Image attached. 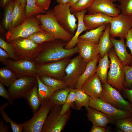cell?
<instances>
[{
	"mask_svg": "<svg viewBox=\"0 0 132 132\" xmlns=\"http://www.w3.org/2000/svg\"><path fill=\"white\" fill-rule=\"evenodd\" d=\"M67 42L56 39L42 44V48L34 62L38 65L59 60L70 57L78 53L76 46L73 48L66 49L64 47Z\"/></svg>",
	"mask_w": 132,
	"mask_h": 132,
	"instance_id": "6da1fadb",
	"label": "cell"
},
{
	"mask_svg": "<svg viewBox=\"0 0 132 132\" xmlns=\"http://www.w3.org/2000/svg\"><path fill=\"white\" fill-rule=\"evenodd\" d=\"M35 17L41 23V29L50 33L55 39L67 43L73 36L74 35L66 31L58 22L53 9L50 10L44 14H36Z\"/></svg>",
	"mask_w": 132,
	"mask_h": 132,
	"instance_id": "7a4b0ae2",
	"label": "cell"
},
{
	"mask_svg": "<svg viewBox=\"0 0 132 132\" xmlns=\"http://www.w3.org/2000/svg\"><path fill=\"white\" fill-rule=\"evenodd\" d=\"M9 43L13 47L16 60L34 62L42 48V44L36 43L27 38L16 39Z\"/></svg>",
	"mask_w": 132,
	"mask_h": 132,
	"instance_id": "3957f363",
	"label": "cell"
},
{
	"mask_svg": "<svg viewBox=\"0 0 132 132\" xmlns=\"http://www.w3.org/2000/svg\"><path fill=\"white\" fill-rule=\"evenodd\" d=\"M108 52L110 63L106 82L119 91L122 92L125 88L123 65L116 55L113 47Z\"/></svg>",
	"mask_w": 132,
	"mask_h": 132,
	"instance_id": "277c9868",
	"label": "cell"
},
{
	"mask_svg": "<svg viewBox=\"0 0 132 132\" xmlns=\"http://www.w3.org/2000/svg\"><path fill=\"white\" fill-rule=\"evenodd\" d=\"M62 105H55L48 114L41 132H60L62 131L69 119L70 109L65 114H60Z\"/></svg>",
	"mask_w": 132,
	"mask_h": 132,
	"instance_id": "5b68a950",
	"label": "cell"
},
{
	"mask_svg": "<svg viewBox=\"0 0 132 132\" xmlns=\"http://www.w3.org/2000/svg\"><path fill=\"white\" fill-rule=\"evenodd\" d=\"M55 105L49 99L42 101L37 111L30 119L22 123L23 132H41L47 117Z\"/></svg>",
	"mask_w": 132,
	"mask_h": 132,
	"instance_id": "8992f818",
	"label": "cell"
},
{
	"mask_svg": "<svg viewBox=\"0 0 132 132\" xmlns=\"http://www.w3.org/2000/svg\"><path fill=\"white\" fill-rule=\"evenodd\" d=\"M40 22L34 15L26 19L20 25L9 30L6 35L7 41L9 42L16 39L26 38L35 32L42 30Z\"/></svg>",
	"mask_w": 132,
	"mask_h": 132,
	"instance_id": "52a82bcc",
	"label": "cell"
},
{
	"mask_svg": "<svg viewBox=\"0 0 132 132\" xmlns=\"http://www.w3.org/2000/svg\"><path fill=\"white\" fill-rule=\"evenodd\" d=\"M55 17L58 22L66 31L74 35L77 28V18L72 13L69 3L58 4L53 9Z\"/></svg>",
	"mask_w": 132,
	"mask_h": 132,
	"instance_id": "ba28073f",
	"label": "cell"
},
{
	"mask_svg": "<svg viewBox=\"0 0 132 132\" xmlns=\"http://www.w3.org/2000/svg\"><path fill=\"white\" fill-rule=\"evenodd\" d=\"M87 63L79 55L71 59L66 68V75L63 79L67 88H74L85 69Z\"/></svg>",
	"mask_w": 132,
	"mask_h": 132,
	"instance_id": "9c48e42d",
	"label": "cell"
},
{
	"mask_svg": "<svg viewBox=\"0 0 132 132\" xmlns=\"http://www.w3.org/2000/svg\"><path fill=\"white\" fill-rule=\"evenodd\" d=\"M102 84L103 90L100 99L117 108L132 113L131 104L123 99L118 90L107 82Z\"/></svg>",
	"mask_w": 132,
	"mask_h": 132,
	"instance_id": "30bf717a",
	"label": "cell"
},
{
	"mask_svg": "<svg viewBox=\"0 0 132 132\" xmlns=\"http://www.w3.org/2000/svg\"><path fill=\"white\" fill-rule=\"evenodd\" d=\"M71 59L66 58L59 60L36 65L37 75H47L60 79H63L66 75L65 69Z\"/></svg>",
	"mask_w": 132,
	"mask_h": 132,
	"instance_id": "8fae6325",
	"label": "cell"
},
{
	"mask_svg": "<svg viewBox=\"0 0 132 132\" xmlns=\"http://www.w3.org/2000/svg\"><path fill=\"white\" fill-rule=\"evenodd\" d=\"M89 106L99 110L107 115L110 119L112 123H115L120 119L132 115V113L117 108L100 98L94 99L90 97Z\"/></svg>",
	"mask_w": 132,
	"mask_h": 132,
	"instance_id": "7c38bea8",
	"label": "cell"
},
{
	"mask_svg": "<svg viewBox=\"0 0 132 132\" xmlns=\"http://www.w3.org/2000/svg\"><path fill=\"white\" fill-rule=\"evenodd\" d=\"M37 82L36 77L25 76L18 78L9 87L8 91L13 100L23 97Z\"/></svg>",
	"mask_w": 132,
	"mask_h": 132,
	"instance_id": "4fadbf2b",
	"label": "cell"
},
{
	"mask_svg": "<svg viewBox=\"0 0 132 132\" xmlns=\"http://www.w3.org/2000/svg\"><path fill=\"white\" fill-rule=\"evenodd\" d=\"M110 23V34L111 37L125 39L128 32L132 27V16L121 13L112 17Z\"/></svg>",
	"mask_w": 132,
	"mask_h": 132,
	"instance_id": "5bb4252c",
	"label": "cell"
},
{
	"mask_svg": "<svg viewBox=\"0 0 132 132\" xmlns=\"http://www.w3.org/2000/svg\"><path fill=\"white\" fill-rule=\"evenodd\" d=\"M5 66L12 71L17 78L25 76L36 77L37 74L33 61L9 59Z\"/></svg>",
	"mask_w": 132,
	"mask_h": 132,
	"instance_id": "9a60e30c",
	"label": "cell"
},
{
	"mask_svg": "<svg viewBox=\"0 0 132 132\" xmlns=\"http://www.w3.org/2000/svg\"><path fill=\"white\" fill-rule=\"evenodd\" d=\"M113 2L110 0H94L87 9L88 14L100 13L112 17H115L120 14V10Z\"/></svg>",
	"mask_w": 132,
	"mask_h": 132,
	"instance_id": "2e32d148",
	"label": "cell"
},
{
	"mask_svg": "<svg viewBox=\"0 0 132 132\" xmlns=\"http://www.w3.org/2000/svg\"><path fill=\"white\" fill-rule=\"evenodd\" d=\"M77 46L79 55L88 63L99 54L98 43L83 39L78 38Z\"/></svg>",
	"mask_w": 132,
	"mask_h": 132,
	"instance_id": "e0dca14e",
	"label": "cell"
},
{
	"mask_svg": "<svg viewBox=\"0 0 132 132\" xmlns=\"http://www.w3.org/2000/svg\"><path fill=\"white\" fill-rule=\"evenodd\" d=\"M80 89L92 98H100L103 90L102 83L96 72L85 82Z\"/></svg>",
	"mask_w": 132,
	"mask_h": 132,
	"instance_id": "ac0fdd59",
	"label": "cell"
},
{
	"mask_svg": "<svg viewBox=\"0 0 132 132\" xmlns=\"http://www.w3.org/2000/svg\"><path fill=\"white\" fill-rule=\"evenodd\" d=\"M112 17L98 13L92 14L84 15L83 20L87 30L97 28L102 25L110 23Z\"/></svg>",
	"mask_w": 132,
	"mask_h": 132,
	"instance_id": "d6986e66",
	"label": "cell"
},
{
	"mask_svg": "<svg viewBox=\"0 0 132 132\" xmlns=\"http://www.w3.org/2000/svg\"><path fill=\"white\" fill-rule=\"evenodd\" d=\"M116 55L124 66L130 65L132 62V55L128 52L124 39L119 40L110 37Z\"/></svg>",
	"mask_w": 132,
	"mask_h": 132,
	"instance_id": "ffe728a7",
	"label": "cell"
},
{
	"mask_svg": "<svg viewBox=\"0 0 132 132\" xmlns=\"http://www.w3.org/2000/svg\"><path fill=\"white\" fill-rule=\"evenodd\" d=\"M86 109L88 120L93 125L106 127L108 124L112 123L110 117L101 111L89 106Z\"/></svg>",
	"mask_w": 132,
	"mask_h": 132,
	"instance_id": "44dd1931",
	"label": "cell"
},
{
	"mask_svg": "<svg viewBox=\"0 0 132 132\" xmlns=\"http://www.w3.org/2000/svg\"><path fill=\"white\" fill-rule=\"evenodd\" d=\"M87 11L86 9L80 11H76L74 13L78 20L77 27L73 36L65 46V48L70 49L75 47L78 42L80 35L83 32L87 30L83 20L84 15Z\"/></svg>",
	"mask_w": 132,
	"mask_h": 132,
	"instance_id": "7402d4cb",
	"label": "cell"
},
{
	"mask_svg": "<svg viewBox=\"0 0 132 132\" xmlns=\"http://www.w3.org/2000/svg\"><path fill=\"white\" fill-rule=\"evenodd\" d=\"M100 57L99 54L87 63L85 69L78 80L74 88L80 89L85 82L96 72L97 63Z\"/></svg>",
	"mask_w": 132,
	"mask_h": 132,
	"instance_id": "603a6c76",
	"label": "cell"
},
{
	"mask_svg": "<svg viewBox=\"0 0 132 132\" xmlns=\"http://www.w3.org/2000/svg\"><path fill=\"white\" fill-rule=\"evenodd\" d=\"M110 23L108 24L103 33L100 37L98 43V48L100 57L102 58L105 54L109 52L113 47L110 38Z\"/></svg>",
	"mask_w": 132,
	"mask_h": 132,
	"instance_id": "cb8c5ba5",
	"label": "cell"
},
{
	"mask_svg": "<svg viewBox=\"0 0 132 132\" xmlns=\"http://www.w3.org/2000/svg\"><path fill=\"white\" fill-rule=\"evenodd\" d=\"M37 82L33 88L23 97L27 101L34 114L38 110L42 102L39 96Z\"/></svg>",
	"mask_w": 132,
	"mask_h": 132,
	"instance_id": "d4e9b609",
	"label": "cell"
},
{
	"mask_svg": "<svg viewBox=\"0 0 132 132\" xmlns=\"http://www.w3.org/2000/svg\"><path fill=\"white\" fill-rule=\"evenodd\" d=\"M109 52L106 53L102 58L100 57L98 61L96 73L100 78L102 83L107 82L108 70L110 68V61L109 59Z\"/></svg>",
	"mask_w": 132,
	"mask_h": 132,
	"instance_id": "484cf974",
	"label": "cell"
},
{
	"mask_svg": "<svg viewBox=\"0 0 132 132\" xmlns=\"http://www.w3.org/2000/svg\"><path fill=\"white\" fill-rule=\"evenodd\" d=\"M25 10L17 0H15L11 28L18 26L25 20Z\"/></svg>",
	"mask_w": 132,
	"mask_h": 132,
	"instance_id": "4316f807",
	"label": "cell"
},
{
	"mask_svg": "<svg viewBox=\"0 0 132 132\" xmlns=\"http://www.w3.org/2000/svg\"><path fill=\"white\" fill-rule=\"evenodd\" d=\"M107 24H104L97 28L87 31L84 34L80 36L78 38L86 39L98 43L100 38L105 29Z\"/></svg>",
	"mask_w": 132,
	"mask_h": 132,
	"instance_id": "83f0119b",
	"label": "cell"
},
{
	"mask_svg": "<svg viewBox=\"0 0 132 132\" xmlns=\"http://www.w3.org/2000/svg\"><path fill=\"white\" fill-rule=\"evenodd\" d=\"M36 77L38 83V95L40 100L42 101L44 99H49L56 90L42 82L39 76L37 75Z\"/></svg>",
	"mask_w": 132,
	"mask_h": 132,
	"instance_id": "f1b7e54d",
	"label": "cell"
},
{
	"mask_svg": "<svg viewBox=\"0 0 132 132\" xmlns=\"http://www.w3.org/2000/svg\"><path fill=\"white\" fill-rule=\"evenodd\" d=\"M75 89V98L74 102L76 109H81L83 107L86 108L89 107L90 96L80 89Z\"/></svg>",
	"mask_w": 132,
	"mask_h": 132,
	"instance_id": "f546056e",
	"label": "cell"
},
{
	"mask_svg": "<svg viewBox=\"0 0 132 132\" xmlns=\"http://www.w3.org/2000/svg\"><path fill=\"white\" fill-rule=\"evenodd\" d=\"M39 76L42 82L56 91L67 88L65 83L63 79H57L46 75Z\"/></svg>",
	"mask_w": 132,
	"mask_h": 132,
	"instance_id": "4dcf8cb0",
	"label": "cell"
},
{
	"mask_svg": "<svg viewBox=\"0 0 132 132\" xmlns=\"http://www.w3.org/2000/svg\"><path fill=\"white\" fill-rule=\"evenodd\" d=\"M26 38L40 44L56 39L50 33L43 30L35 32Z\"/></svg>",
	"mask_w": 132,
	"mask_h": 132,
	"instance_id": "1f68e13d",
	"label": "cell"
},
{
	"mask_svg": "<svg viewBox=\"0 0 132 132\" xmlns=\"http://www.w3.org/2000/svg\"><path fill=\"white\" fill-rule=\"evenodd\" d=\"M7 102L2 105L0 107V113L2 117V119L5 121L6 123L10 124L11 127L13 132H23L22 123L19 124L13 121L7 115L4 109L9 105Z\"/></svg>",
	"mask_w": 132,
	"mask_h": 132,
	"instance_id": "d6a6232c",
	"label": "cell"
},
{
	"mask_svg": "<svg viewBox=\"0 0 132 132\" xmlns=\"http://www.w3.org/2000/svg\"><path fill=\"white\" fill-rule=\"evenodd\" d=\"M72 89L67 88L56 90L49 99L55 105H62L66 102Z\"/></svg>",
	"mask_w": 132,
	"mask_h": 132,
	"instance_id": "836d02e7",
	"label": "cell"
},
{
	"mask_svg": "<svg viewBox=\"0 0 132 132\" xmlns=\"http://www.w3.org/2000/svg\"><path fill=\"white\" fill-rule=\"evenodd\" d=\"M17 78L14 73L8 68L0 69V82L4 86L9 87Z\"/></svg>",
	"mask_w": 132,
	"mask_h": 132,
	"instance_id": "e575fe53",
	"label": "cell"
},
{
	"mask_svg": "<svg viewBox=\"0 0 132 132\" xmlns=\"http://www.w3.org/2000/svg\"><path fill=\"white\" fill-rule=\"evenodd\" d=\"M47 12L37 6L35 0H26L25 10V19L35 14H45Z\"/></svg>",
	"mask_w": 132,
	"mask_h": 132,
	"instance_id": "d590c367",
	"label": "cell"
},
{
	"mask_svg": "<svg viewBox=\"0 0 132 132\" xmlns=\"http://www.w3.org/2000/svg\"><path fill=\"white\" fill-rule=\"evenodd\" d=\"M15 0L9 3L5 7L3 25L6 29L11 28L13 20V9Z\"/></svg>",
	"mask_w": 132,
	"mask_h": 132,
	"instance_id": "8d00e7d4",
	"label": "cell"
},
{
	"mask_svg": "<svg viewBox=\"0 0 132 132\" xmlns=\"http://www.w3.org/2000/svg\"><path fill=\"white\" fill-rule=\"evenodd\" d=\"M115 123L117 127L124 132H132V116L120 119Z\"/></svg>",
	"mask_w": 132,
	"mask_h": 132,
	"instance_id": "74e56055",
	"label": "cell"
},
{
	"mask_svg": "<svg viewBox=\"0 0 132 132\" xmlns=\"http://www.w3.org/2000/svg\"><path fill=\"white\" fill-rule=\"evenodd\" d=\"M94 0H79L70 6L71 12L73 13L76 11H80L87 9L92 4Z\"/></svg>",
	"mask_w": 132,
	"mask_h": 132,
	"instance_id": "f35d334b",
	"label": "cell"
},
{
	"mask_svg": "<svg viewBox=\"0 0 132 132\" xmlns=\"http://www.w3.org/2000/svg\"><path fill=\"white\" fill-rule=\"evenodd\" d=\"M120 4L117 7L121 10V14L132 16V0H117Z\"/></svg>",
	"mask_w": 132,
	"mask_h": 132,
	"instance_id": "ab89813d",
	"label": "cell"
},
{
	"mask_svg": "<svg viewBox=\"0 0 132 132\" xmlns=\"http://www.w3.org/2000/svg\"><path fill=\"white\" fill-rule=\"evenodd\" d=\"M75 89L72 88L69 92L66 102L62 105L60 112L61 115L65 114L70 110V107L75 100Z\"/></svg>",
	"mask_w": 132,
	"mask_h": 132,
	"instance_id": "60d3db41",
	"label": "cell"
},
{
	"mask_svg": "<svg viewBox=\"0 0 132 132\" xmlns=\"http://www.w3.org/2000/svg\"><path fill=\"white\" fill-rule=\"evenodd\" d=\"M125 74V80L123 84L124 88L132 89V66H123Z\"/></svg>",
	"mask_w": 132,
	"mask_h": 132,
	"instance_id": "b9f144b4",
	"label": "cell"
},
{
	"mask_svg": "<svg viewBox=\"0 0 132 132\" xmlns=\"http://www.w3.org/2000/svg\"><path fill=\"white\" fill-rule=\"evenodd\" d=\"M0 47L4 50L8 54L10 58L16 60L13 46L10 43L5 41L2 38H0Z\"/></svg>",
	"mask_w": 132,
	"mask_h": 132,
	"instance_id": "7bdbcfd3",
	"label": "cell"
},
{
	"mask_svg": "<svg viewBox=\"0 0 132 132\" xmlns=\"http://www.w3.org/2000/svg\"><path fill=\"white\" fill-rule=\"evenodd\" d=\"M3 85L0 82V96L6 99L9 104L13 105L14 100L11 99L8 91L4 88Z\"/></svg>",
	"mask_w": 132,
	"mask_h": 132,
	"instance_id": "ee69618b",
	"label": "cell"
},
{
	"mask_svg": "<svg viewBox=\"0 0 132 132\" xmlns=\"http://www.w3.org/2000/svg\"><path fill=\"white\" fill-rule=\"evenodd\" d=\"M36 5L43 10L47 11L49 9L51 0H35Z\"/></svg>",
	"mask_w": 132,
	"mask_h": 132,
	"instance_id": "f6af8a7d",
	"label": "cell"
},
{
	"mask_svg": "<svg viewBox=\"0 0 132 132\" xmlns=\"http://www.w3.org/2000/svg\"><path fill=\"white\" fill-rule=\"evenodd\" d=\"M126 44L130 51V54L132 55V27L128 32L126 37Z\"/></svg>",
	"mask_w": 132,
	"mask_h": 132,
	"instance_id": "bcb514c9",
	"label": "cell"
},
{
	"mask_svg": "<svg viewBox=\"0 0 132 132\" xmlns=\"http://www.w3.org/2000/svg\"><path fill=\"white\" fill-rule=\"evenodd\" d=\"M10 58L8 53L3 49L0 48V61L5 65L8 61Z\"/></svg>",
	"mask_w": 132,
	"mask_h": 132,
	"instance_id": "7dc6e473",
	"label": "cell"
},
{
	"mask_svg": "<svg viewBox=\"0 0 132 132\" xmlns=\"http://www.w3.org/2000/svg\"><path fill=\"white\" fill-rule=\"evenodd\" d=\"M122 92L124 97L128 100L132 106V89L125 88Z\"/></svg>",
	"mask_w": 132,
	"mask_h": 132,
	"instance_id": "c3c4849f",
	"label": "cell"
},
{
	"mask_svg": "<svg viewBox=\"0 0 132 132\" xmlns=\"http://www.w3.org/2000/svg\"><path fill=\"white\" fill-rule=\"evenodd\" d=\"M107 131L105 127L93 125L90 132H105Z\"/></svg>",
	"mask_w": 132,
	"mask_h": 132,
	"instance_id": "681fc988",
	"label": "cell"
},
{
	"mask_svg": "<svg viewBox=\"0 0 132 132\" xmlns=\"http://www.w3.org/2000/svg\"><path fill=\"white\" fill-rule=\"evenodd\" d=\"M8 126L4 123L3 120L0 119V132H9Z\"/></svg>",
	"mask_w": 132,
	"mask_h": 132,
	"instance_id": "f907efd6",
	"label": "cell"
},
{
	"mask_svg": "<svg viewBox=\"0 0 132 132\" xmlns=\"http://www.w3.org/2000/svg\"><path fill=\"white\" fill-rule=\"evenodd\" d=\"M14 0H0V5L2 7H5L11 1Z\"/></svg>",
	"mask_w": 132,
	"mask_h": 132,
	"instance_id": "816d5d0a",
	"label": "cell"
},
{
	"mask_svg": "<svg viewBox=\"0 0 132 132\" xmlns=\"http://www.w3.org/2000/svg\"><path fill=\"white\" fill-rule=\"evenodd\" d=\"M20 4L22 7L25 9L26 5V0H17Z\"/></svg>",
	"mask_w": 132,
	"mask_h": 132,
	"instance_id": "f5cc1de1",
	"label": "cell"
},
{
	"mask_svg": "<svg viewBox=\"0 0 132 132\" xmlns=\"http://www.w3.org/2000/svg\"><path fill=\"white\" fill-rule=\"evenodd\" d=\"M58 4H66L69 3L70 0H56Z\"/></svg>",
	"mask_w": 132,
	"mask_h": 132,
	"instance_id": "db71d44e",
	"label": "cell"
},
{
	"mask_svg": "<svg viewBox=\"0 0 132 132\" xmlns=\"http://www.w3.org/2000/svg\"><path fill=\"white\" fill-rule=\"evenodd\" d=\"M79 0H70L69 2L70 6H72L75 4Z\"/></svg>",
	"mask_w": 132,
	"mask_h": 132,
	"instance_id": "11a10c76",
	"label": "cell"
},
{
	"mask_svg": "<svg viewBox=\"0 0 132 132\" xmlns=\"http://www.w3.org/2000/svg\"><path fill=\"white\" fill-rule=\"evenodd\" d=\"M111 0V1H112L113 2V1H116L117 0Z\"/></svg>",
	"mask_w": 132,
	"mask_h": 132,
	"instance_id": "9f6ffc18",
	"label": "cell"
},
{
	"mask_svg": "<svg viewBox=\"0 0 132 132\" xmlns=\"http://www.w3.org/2000/svg\"><path fill=\"white\" fill-rule=\"evenodd\" d=\"M131 66H132V62L130 64Z\"/></svg>",
	"mask_w": 132,
	"mask_h": 132,
	"instance_id": "6f0895ef",
	"label": "cell"
}]
</instances>
